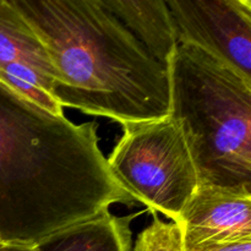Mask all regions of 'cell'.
Instances as JSON below:
<instances>
[{"label":"cell","mask_w":251,"mask_h":251,"mask_svg":"<svg viewBox=\"0 0 251 251\" xmlns=\"http://www.w3.org/2000/svg\"><path fill=\"white\" fill-rule=\"evenodd\" d=\"M183 251H251V238L230 240V242L215 243V244L203 245V247Z\"/></svg>","instance_id":"11"},{"label":"cell","mask_w":251,"mask_h":251,"mask_svg":"<svg viewBox=\"0 0 251 251\" xmlns=\"http://www.w3.org/2000/svg\"><path fill=\"white\" fill-rule=\"evenodd\" d=\"M0 251H38L36 245H25V244H6L0 243Z\"/></svg>","instance_id":"12"},{"label":"cell","mask_w":251,"mask_h":251,"mask_svg":"<svg viewBox=\"0 0 251 251\" xmlns=\"http://www.w3.org/2000/svg\"><path fill=\"white\" fill-rule=\"evenodd\" d=\"M153 215V221L145 228L135 242L134 251H183L180 230L173 221L164 222Z\"/></svg>","instance_id":"10"},{"label":"cell","mask_w":251,"mask_h":251,"mask_svg":"<svg viewBox=\"0 0 251 251\" xmlns=\"http://www.w3.org/2000/svg\"><path fill=\"white\" fill-rule=\"evenodd\" d=\"M0 243H1V242H0Z\"/></svg>","instance_id":"13"},{"label":"cell","mask_w":251,"mask_h":251,"mask_svg":"<svg viewBox=\"0 0 251 251\" xmlns=\"http://www.w3.org/2000/svg\"><path fill=\"white\" fill-rule=\"evenodd\" d=\"M43 43L61 108L120 124L169 115L168 69L102 0H11Z\"/></svg>","instance_id":"2"},{"label":"cell","mask_w":251,"mask_h":251,"mask_svg":"<svg viewBox=\"0 0 251 251\" xmlns=\"http://www.w3.org/2000/svg\"><path fill=\"white\" fill-rule=\"evenodd\" d=\"M152 58L168 69L178 46L173 20L163 0H102Z\"/></svg>","instance_id":"8"},{"label":"cell","mask_w":251,"mask_h":251,"mask_svg":"<svg viewBox=\"0 0 251 251\" xmlns=\"http://www.w3.org/2000/svg\"><path fill=\"white\" fill-rule=\"evenodd\" d=\"M0 81L55 114V71L43 43L11 0H0Z\"/></svg>","instance_id":"6"},{"label":"cell","mask_w":251,"mask_h":251,"mask_svg":"<svg viewBox=\"0 0 251 251\" xmlns=\"http://www.w3.org/2000/svg\"><path fill=\"white\" fill-rule=\"evenodd\" d=\"M176 223L183 250L251 238V194L199 186Z\"/></svg>","instance_id":"7"},{"label":"cell","mask_w":251,"mask_h":251,"mask_svg":"<svg viewBox=\"0 0 251 251\" xmlns=\"http://www.w3.org/2000/svg\"><path fill=\"white\" fill-rule=\"evenodd\" d=\"M135 216H115L109 210L69 226L37 243L38 251H132Z\"/></svg>","instance_id":"9"},{"label":"cell","mask_w":251,"mask_h":251,"mask_svg":"<svg viewBox=\"0 0 251 251\" xmlns=\"http://www.w3.org/2000/svg\"><path fill=\"white\" fill-rule=\"evenodd\" d=\"M176 39L251 81V0H167Z\"/></svg>","instance_id":"5"},{"label":"cell","mask_w":251,"mask_h":251,"mask_svg":"<svg viewBox=\"0 0 251 251\" xmlns=\"http://www.w3.org/2000/svg\"><path fill=\"white\" fill-rule=\"evenodd\" d=\"M168 75L169 115L185 140L199 186L251 194V81L180 43Z\"/></svg>","instance_id":"3"},{"label":"cell","mask_w":251,"mask_h":251,"mask_svg":"<svg viewBox=\"0 0 251 251\" xmlns=\"http://www.w3.org/2000/svg\"><path fill=\"white\" fill-rule=\"evenodd\" d=\"M107 164L123 188L152 213L176 222L199 188L195 166L171 115L123 124Z\"/></svg>","instance_id":"4"},{"label":"cell","mask_w":251,"mask_h":251,"mask_svg":"<svg viewBox=\"0 0 251 251\" xmlns=\"http://www.w3.org/2000/svg\"><path fill=\"white\" fill-rule=\"evenodd\" d=\"M98 124H75L0 81V242L53 233L136 202L100 149Z\"/></svg>","instance_id":"1"}]
</instances>
